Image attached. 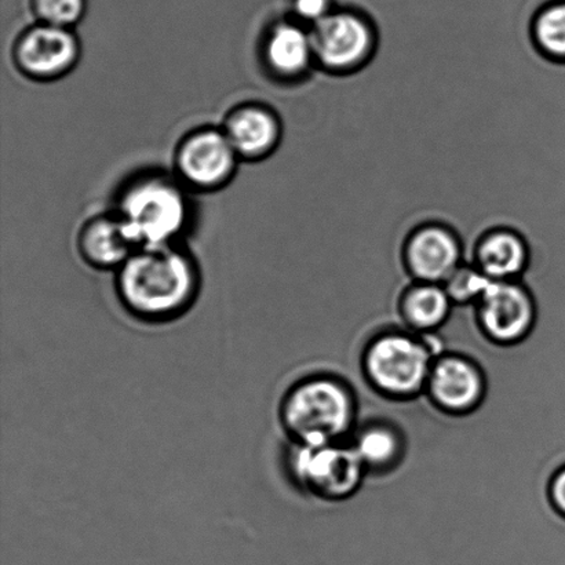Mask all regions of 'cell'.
Returning a JSON list of instances; mask_svg holds the SVG:
<instances>
[{
  "mask_svg": "<svg viewBox=\"0 0 565 565\" xmlns=\"http://www.w3.org/2000/svg\"><path fill=\"white\" fill-rule=\"evenodd\" d=\"M352 447L365 469L376 470L393 467L403 450L397 431L381 424L370 425L359 431Z\"/></svg>",
  "mask_w": 565,
  "mask_h": 565,
  "instance_id": "obj_17",
  "label": "cell"
},
{
  "mask_svg": "<svg viewBox=\"0 0 565 565\" xmlns=\"http://www.w3.org/2000/svg\"><path fill=\"white\" fill-rule=\"evenodd\" d=\"M352 446L332 443L323 446L291 445L287 472L299 490L324 501L352 497L365 472Z\"/></svg>",
  "mask_w": 565,
  "mask_h": 565,
  "instance_id": "obj_5",
  "label": "cell"
},
{
  "mask_svg": "<svg viewBox=\"0 0 565 565\" xmlns=\"http://www.w3.org/2000/svg\"><path fill=\"white\" fill-rule=\"evenodd\" d=\"M36 22L74 30L87 10V0H31Z\"/></svg>",
  "mask_w": 565,
  "mask_h": 565,
  "instance_id": "obj_18",
  "label": "cell"
},
{
  "mask_svg": "<svg viewBox=\"0 0 565 565\" xmlns=\"http://www.w3.org/2000/svg\"><path fill=\"white\" fill-rule=\"evenodd\" d=\"M292 9L299 19L315 25L330 14V0H294Z\"/></svg>",
  "mask_w": 565,
  "mask_h": 565,
  "instance_id": "obj_21",
  "label": "cell"
},
{
  "mask_svg": "<svg viewBox=\"0 0 565 565\" xmlns=\"http://www.w3.org/2000/svg\"><path fill=\"white\" fill-rule=\"evenodd\" d=\"M221 129L235 149L237 157L247 162L268 158L278 148L281 124L275 110L263 104H242L226 115Z\"/></svg>",
  "mask_w": 565,
  "mask_h": 565,
  "instance_id": "obj_11",
  "label": "cell"
},
{
  "mask_svg": "<svg viewBox=\"0 0 565 565\" xmlns=\"http://www.w3.org/2000/svg\"><path fill=\"white\" fill-rule=\"evenodd\" d=\"M527 252L516 235L508 232L487 237L479 248V269L491 280L508 281L522 274Z\"/></svg>",
  "mask_w": 565,
  "mask_h": 565,
  "instance_id": "obj_16",
  "label": "cell"
},
{
  "mask_svg": "<svg viewBox=\"0 0 565 565\" xmlns=\"http://www.w3.org/2000/svg\"><path fill=\"white\" fill-rule=\"evenodd\" d=\"M263 58L276 77L296 79L315 60L310 32L294 22H278L264 38Z\"/></svg>",
  "mask_w": 565,
  "mask_h": 565,
  "instance_id": "obj_13",
  "label": "cell"
},
{
  "mask_svg": "<svg viewBox=\"0 0 565 565\" xmlns=\"http://www.w3.org/2000/svg\"><path fill=\"white\" fill-rule=\"evenodd\" d=\"M550 498L553 508L565 518V467L553 476L550 486Z\"/></svg>",
  "mask_w": 565,
  "mask_h": 565,
  "instance_id": "obj_22",
  "label": "cell"
},
{
  "mask_svg": "<svg viewBox=\"0 0 565 565\" xmlns=\"http://www.w3.org/2000/svg\"><path fill=\"white\" fill-rule=\"evenodd\" d=\"M201 275L190 254L175 245L140 248L116 270L121 307L142 323H169L192 308Z\"/></svg>",
  "mask_w": 565,
  "mask_h": 565,
  "instance_id": "obj_1",
  "label": "cell"
},
{
  "mask_svg": "<svg viewBox=\"0 0 565 565\" xmlns=\"http://www.w3.org/2000/svg\"><path fill=\"white\" fill-rule=\"evenodd\" d=\"M115 214L140 250L174 245L190 223L191 207L181 181L149 173L124 188Z\"/></svg>",
  "mask_w": 565,
  "mask_h": 565,
  "instance_id": "obj_3",
  "label": "cell"
},
{
  "mask_svg": "<svg viewBox=\"0 0 565 565\" xmlns=\"http://www.w3.org/2000/svg\"><path fill=\"white\" fill-rule=\"evenodd\" d=\"M479 324L498 345H514L529 337L535 324V305L524 287L512 280H492L478 302Z\"/></svg>",
  "mask_w": 565,
  "mask_h": 565,
  "instance_id": "obj_8",
  "label": "cell"
},
{
  "mask_svg": "<svg viewBox=\"0 0 565 565\" xmlns=\"http://www.w3.org/2000/svg\"><path fill=\"white\" fill-rule=\"evenodd\" d=\"M241 162L223 129L202 127L177 146L174 166L182 184L201 192L224 188L234 179Z\"/></svg>",
  "mask_w": 565,
  "mask_h": 565,
  "instance_id": "obj_6",
  "label": "cell"
},
{
  "mask_svg": "<svg viewBox=\"0 0 565 565\" xmlns=\"http://www.w3.org/2000/svg\"><path fill=\"white\" fill-rule=\"evenodd\" d=\"M79 58L81 42L74 30L42 22L22 31L13 46L17 70L36 82L61 79L75 68Z\"/></svg>",
  "mask_w": 565,
  "mask_h": 565,
  "instance_id": "obj_7",
  "label": "cell"
},
{
  "mask_svg": "<svg viewBox=\"0 0 565 565\" xmlns=\"http://www.w3.org/2000/svg\"><path fill=\"white\" fill-rule=\"evenodd\" d=\"M492 280L479 268H457L445 281V290L452 303L479 302Z\"/></svg>",
  "mask_w": 565,
  "mask_h": 565,
  "instance_id": "obj_20",
  "label": "cell"
},
{
  "mask_svg": "<svg viewBox=\"0 0 565 565\" xmlns=\"http://www.w3.org/2000/svg\"><path fill=\"white\" fill-rule=\"evenodd\" d=\"M452 301L445 287L424 282L413 287L402 301V316L409 329L417 332H431L450 315Z\"/></svg>",
  "mask_w": 565,
  "mask_h": 565,
  "instance_id": "obj_15",
  "label": "cell"
},
{
  "mask_svg": "<svg viewBox=\"0 0 565 565\" xmlns=\"http://www.w3.org/2000/svg\"><path fill=\"white\" fill-rule=\"evenodd\" d=\"M535 35L547 54L565 60V3L552 6L540 15Z\"/></svg>",
  "mask_w": 565,
  "mask_h": 565,
  "instance_id": "obj_19",
  "label": "cell"
},
{
  "mask_svg": "<svg viewBox=\"0 0 565 565\" xmlns=\"http://www.w3.org/2000/svg\"><path fill=\"white\" fill-rule=\"evenodd\" d=\"M425 391L441 412L462 415L472 413L483 402L486 380L469 359L451 354L435 360Z\"/></svg>",
  "mask_w": 565,
  "mask_h": 565,
  "instance_id": "obj_10",
  "label": "cell"
},
{
  "mask_svg": "<svg viewBox=\"0 0 565 565\" xmlns=\"http://www.w3.org/2000/svg\"><path fill=\"white\" fill-rule=\"evenodd\" d=\"M408 267L420 281L439 285L456 273L459 246L450 232L426 228L414 235L407 248Z\"/></svg>",
  "mask_w": 565,
  "mask_h": 565,
  "instance_id": "obj_14",
  "label": "cell"
},
{
  "mask_svg": "<svg viewBox=\"0 0 565 565\" xmlns=\"http://www.w3.org/2000/svg\"><path fill=\"white\" fill-rule=\"evenodd\" d=\"M77 248L90 267L115 273L137 252L116 214L87 221L77 237Z\"/></svg>",
  "mask_w": 565,
  "mask_h": 565,
  "instance_id": "obj_12",
  "label": "cell"
},
{
  "mask_svg": "<svg viewBox=\"0 0 565 565\" xmlns=\"http://www.w3.org/2000/svg\"><path fill=\"white\" fill-rule=\"evenodd\" d=\"M278 417L291 445L323 446L342 443L352 430L356 404L351 390L327 375L308 376L282 395Z\"/></svg>",
  "mask_w": 565,
  "mask_h": 565,
  "instance_id": "obj_2",
  "label": "cell"
},
{
  "mask_svg": "<svg viewBox=\"0 0 565 565\" xmlns=\"http://www.w3.org/2000/svg\"><path fill=\"white\" fill-rule=\"evenodd\" d=\"M436 359L429 342L406 332H386L365 349L364 374L382 395L409 398L426 390Z\"/></svg>",
  "mask_w": 565,
  "mask_h": 565,
  "instance_id": "obj_4",
  "label": "cell"
},
{
  "mask_svg": "<svg viewBox=\"0 0 565 565\" xmlns=\"http://www.w3.org/2000/svg\"><path fill=\"white\" fill-rule=\"evenodd\" d=\"M315 60L326 68L347 70L362 63L373 46L367 24L349 13H330L310 31Z\"/></svg>",
  "mask_w": 565,
  "mask_h": 565,
  "instance_id": "obj_9",
  "label": "cell"
}]
</instances>
